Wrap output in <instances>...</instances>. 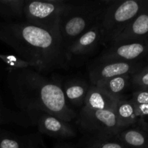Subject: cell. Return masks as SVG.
I'll list each match as a JSON object with an SVG mask.
<instances>
[{
  "label": "cell",
  "instance_id": "18",
  "mask_svg": "<svg viewBox=\"0 0 148 148\" xmlns=\"http://www.w3.org/2000/svg\"><path fill=\"white\" fill-rule=\"evenodd\" d=\"M25 0H0V16L7 20V22H12V20L24 17V9Z\"/></svg>",
  "mask_w": 148,
  "mask_h": 148
},
{
  "label": "cell",
  "instance_id": "4",
  "mask_svg": "<svg viewBox=\"0 0 148 148\" xmlns=\"http://www.w3.org/2000/svg\"><path fill=\"white\" fill-rule=\"evenodd\" d=\"M146 3L138 0H111L100 21L102 44L111 46Z\"/></svg>",
  "mask_w": 148,
  "mask_h": 148
},
{
  "label": "cell",
  "instance_id": "1",
  "mask_svg": "<svg viewBox=\"0 0 148 148\" xmlns=\"http://www.w3.org/2000/svg\"><path fill=\"white\" fill-rule=\"evenodd\" d=\"M7 85L15 105L36 124L41 114L53 116L72 122L77 117L69 106L61 85L33 68H7Z\"/></svg>",
  "mask_w": 148,
  "mask_h": 148
},
{
  "label": "cell",
  "instance_id": "17",
  "mask_svg": "<svg viewBox=\"0 0 148 148\" xmlns=\"http://www.w3.org/2000/svg\"><path fill=\"white\" fill-rule=\"evenodd\" d=\"M132 75H122L106 79L94 85L100 88L112 97L118 99H124L123 93L131 85Z\"/></svg>",
  "mask_w": 148,
  "mask_h": 148
},
{
  "label": "cell",
  "instance_id": "13",
  "mask_svg": "<svg viewBox=\"0 0 148 148\" xmlns=\"http://www.w3.org/2000/svg\"><path fill=\"white\" fill-rule=\"evenodd\" d=\"M43 147L38 133L25 135L4 134L0 136V148H41Z\"/></svg>",
  "mask_w": 148,
  "mask_h": 148
},
{
  "label": "cell",
  "instance_id": "3",
  "mask_svg": "<svg viewBox=\"0 0 148 148\" xmlns=\"http://www.w3.org/2000/svg\"><path fill=\"white\" fill-rule=\"evenodd\" d=\"M110 1H67L61 14L59 25L61 41L67 59L69 49L75 40L101 20Z\"/></svg>",
  "mask_w": 148,
  "mask_h": 148
},
{
  "label": "cell",
  "instance_id": "14",
  "mask_svg": "<svg viewBox=\"0 0 148 148\" xmlns=\"http://www.w3.org/2000/svg\"><path fill=\"white\" fill-rule=\"evenodd\" d=\"M90 85L80 79L67 80L62 87L68 103L75 106H83Z\"/></svg>",
  "mask_w": 148,
  "mask_h": 148
},
{
  "label": "cell",
  "instance_id": "12",
  "mask_svg": "<svg viewBox=\"0 0 148 148\" xmlns=\"http://www.w3.org/2000/svg\"><path fill=\"white\" fill-rule=\"evenodd\" d=\"M119 100L112 97L96 85H91L88 89L82 109L90 111L115 109Z\"/></svg>",
  "mask_w": 148,
  "mask_h": 148
},
{
  "label": "cell",
  "instance_id": "19",
  "mask_svg": "<svg viewBox=\"0 0 148 148\" xmlns=\"http://www.w3.org/2000/svg\"><path fill=\"white\" fill-rule=\"evenodd\" d=\"M10 123H14L21 126H30L33 124L31 120L25 114L21 112L13 111L7 108L0 95V126Z\"/></svg>",
  "mask_w": 148,
  "mask_h": 148
},
{
  "label": "cell",
  "instance_id": "9",
  "mask_svg": "<svg viewBox=\"0 0 148 148\" xmlns=\"http://www.w3.org/2000/svg\"><path fill=\"white\" fill-rule=\"evenodd\" d=\"M148 38V3L111 45L121 44Z\"/></svg>",
  "mask_w": 148,
  "mask_h": 148
},
{
  "label": "cell",
  "instance_id": "11",
  "mask_svg": "<svg viewBox=\"0 0 148 148\" xmlns=\"http://www.w3.org/2000/svg\"><path fill=\"white\" fill-rule=\"evenodd\" d=\"M36 124L39 132L55 138L68 139L77 135L75 129L70 123L50 114H41L38 119Z\"/></svg>",
  "mask_w": 148,
  "mask_h": 148
},
{
  "label": "cell",
  "instance_id": "5",
  "mask_svg": "<svg viewBox=\"0 0 148 148\" xmlns=\"http://www.w3.org/2000/svg\"><path fill=\"white\" fill-rule=\"evenodd\" d=\"M66 4L67 1L64 0H25L23 14L27 23L45 30L59 33V20Z\"/></svg>",
  "mask_w": 148,
  "mask_h": 148
},
{
  "label": "cell",
  "instance_id": "15",
  "mask_svg": "<svg viewBox=\"0 0 148 148\" xmlns=\"http://www.w3.org/2000/svg\"><path fill=\"white\" fill-rule=\"evenodd\" d=\"M115 113L121 130L132 127L139 121L136 105L131 99L119 100L115 107Z\"/></svg>",
  "mask_w": 148,
  "mask_h": 148
},
{
  "label": "cell",
  "instance_id": "22",
  "mask_svg": "<svg viewBox=\"0 0 148 148\" xmlns=\"http://www.w3.org/2000/svg\"><path fill=\"white\" fill-rule=\"evenodd\" d=\"M0 59L12 69H26L33 68V65L20 56L12 54H0Z\"/></svg>",
  "mask_w": 148,
  "mask_h": 148
},
{
  "label": "cell",
  "instance_id": "20",
  "mask_svg": "<svg viewBox=\"0 0 148 148\" xmlns=\"http://www.w3.org/2000/svg\"><path fill=\"white\" fill-rule=\"evenodd\" d=\"M83 148H127L116 138L101 139L88 136L83 139Z\"/></svg>",
  "mask_w": 148,
  "mask_h": 148
},
{
  "label": "cell",
  "instance_id": "10",
  "mask_svg": "<svg viewBox=\"0 0 148 148\" xmlns=\"http://www.w3.org/2000/svg\"><path fill=\"white\" fill-rule=\"evenodd\" d=\"M100 21L90 27L75 40L68 53L69 62L74 56L91 54L99 45L102 44Z\"/></svg>",
  "mask_w": 148,
  "mask_h": 148
},
{
  "label": "cell",
  "instance_id": "8",
  "mask_svg": "<svg viewBox=\"0 0 148 148\" xmlns=\"http://www.w3.org/2000/svg\"><path fill=\"white\" fill-rule=\"evenodd\" d=\"M143 66L144 64L140 61L98 62V64L89 69V78L91 84L95 85L98 82L115 77L132 75Z\"/></svg>",
  "mask_w": 148,
  "mask_h": 148
},
{
  "label": "cell",
  "instance_id": "27",
  "mask_svg": "<svg viewBox=\"0 0 148 148\" xmlns=\"http://www.w3.org/2000/svg\"><path fill=\"white\" fill-rule=\"evenodd\" d=\"M143 127V130H145L146 132H147V131H148V124H147V125L144 126V127Z\"/></svg>",
  "mask_w": 148,
  "mask_h": 148
},
{
  "label": "cell",
  "instance_id": "26",
  "mask_svg": "<svg viewBox=\"0 0 148 148\" xmlns=\"http://www.w3.org/2000/svg\"><path fill=\"white\" fill-rule=\"evenodd\" d=\"M54 148H76L74 146L70 145L69 144H58L57 145H56Z\"/></svg>",
  "mask_w": 148,
  "mask_h": 148
},
{
  "label": "cell",
  "instance_id": "21",
  "mask_svg": "<svg viewBox=\"0 0 148 148\" xmlns=\"http://www.w3.org/2000/svg\"><path fill=\"white\" fill-rule=\"evenodd\" d=\"M131 85L137 90H148V65L132 75Z\"/></svg>",
  "mask_w": 148,
  "mask_h": 148
},
{
  "label": "cell",
  "instance_id": "24",
  "mask_svg": "<svg viewBox=\"0 0 148 148\" xmlns=\"http://www.w3.org/2000/svg\"><path fill=\"white\" fill-rule=\"evenodd\" d=\"M0 40L5 43L6 44L10 46L12 49H14L15 51H17V46H16L15 43H14V39L12 38L11 36H10L8 33H6L1 28H0Z\"/></svg>",
  "mask_w": 148,
  "mask_h": 148
},
{
  "label": "cell",
  "instance_id": "7",
  "mask_svg": "<svg viewBox=\"0 0 148 148\" xmlns=\"http://www.w3.org/2000/svg\"><path fill=\"white\" fill-rule=\"evenodd\" d=\"M148 56V38L111 45L101 53L99 62H135Z\"/></svg>",
  "mask_w": 148,
  "mask_h": 148
},
{
  "label": "cell",
  "instance_id": "16",
  "mask_svg": "<svg viewBox=\"0 0 148 148\" xmlns=\"http://www.w3.org/2000/svg\"><path fill=\"white\" fill-rule=\"evenodd\" d=\"M115 138L127 148H148L147 132L138 127L121 130Z\"/></svg>",
  "mask_w": 148,
  "mask_h": 148
},
{
  "label": "cell",
  "instance_id": "23",
  "mask_svg": "<svg viewBox=\"0 0 148 148\" xmlns=\"http://www.w3.org/2000/svg\"><path fill=\"white\" fill-rule=\"evenodd\" d=\"M131 100L136 105H148V90L134 91Z\"/></svg>",
  "mask_w": 148,
  "mask_h": 148
},
{
  "label": "cell",
  "instance_id": "6",
  "mask_svg": "<svg viewBox=\"0 0 148 148\" xmlns=\"http://www.w3.org/2000/svg\"><path fill=\"white\" fill-rule=\"evenodd\" d=\"M77 124L88 136L101 139H114L121 131L115 109L85 111L81 110Z\"/></svg>",
  "mask_w": 148,
  "mask_h": 148
},
{
  "label": "cell",
  "instance_id": "25",
  "mask_svg": "<svg viewBox=\"0 0 148 148\" xmlns=\"http://www.w3.org/2000/svg\"><path fill=\"white\" fill-rule=\"evenodd\" d=\"M136 108L139 118L138 121H142L146 116H148V105H136Z\"/></svg>",
  "mask_w": 148,
  "mask_h": 148
},
{
  "label": "cell",
  "instance_id": "2",
  "mask_svg": "<svg viewBox=\"0 0 148 148\" xmlns=\"http://www.w3.org/2000/svg\"><path fill=\"white\" fill-rule=\"evenodd\" d=\"M17 45L16 53L33 65L39 72L67 69L69 61L64 50L59 33L45 30L27 22L0 23Z\"/></svg>",
  "mask_w": 148,
  "mask_h": 148
}]
</instances>
